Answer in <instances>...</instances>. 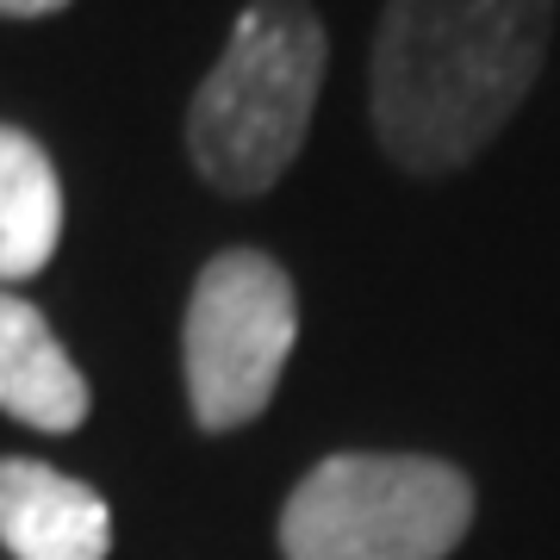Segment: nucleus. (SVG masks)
Instances as JSON below:
<instances>
[{
    "label": "nucleus",
    "mask_w": 560,
    "mask_h": 560,
    "mask_svg": "<svg viewBox=\"0 0 560 560\" xmlns=\"http://www.w3.org/2000/svg\"><path fill=\"white\" fill-rule=\"evenodd\" d=\"M555 0H386L368 113L405 175L467 168L536 88Z\"/></svg>",
    "instance_id": "1"
},
{
    "label": "nucleus",
    "mask_w": 560,
    "mask_h": 560,
    "mask_svg": "<svg viewBox=\"0 0 560 560\" xmlns=\"http://www.w3.org/2000/svg\"><path fill=\"white\" fill-rule=\"evenodd\" d=\"M330 38L312 0H249L187 106V156L231 200L268 194L305 150Z\"/></svg>",
    "instance_id": "2"
},
{
    "label": "nucleus",
    "mask_w": 560,
    "mask_h": 560,
    "mask_svg": "<svg viewBox=\"0 0 560 560\" xmlns=\"http://www.w3.org/2000/svg\"><path fill=\"white\" fill-rule=\"evenodd\" d=\"M474 523V486L430 455H330L280 511L287 560H448Z\"/></svg>",
    "instance_id": "3"
},
{
    "label": "nucleus",
    "mask_w": 560,
    "mask_h": 560,
    "mask_svg": "<svg viewBox=\"0 0 560 560\" xmlns=\"http://www.w3.org/2000/svg\"><path fill=\"white\" fill-rule=\"evenodd\" d=\"M293 337H300V293L275 256L224 249L206 261L187 300V324H180L194 423L212 436L256 423L287 374Z\"/></svg>",
    "instance_id": "4"
},
{
    "label": "nucleus",
    "mask_w": 560,
    "mask_h": 560,
    "mask_svg": "<svg viewBox=\"0 0 560 560\" xmlns=\"http://www.w3.org/2000/svg\"><path fill=\"white\" fill-rule=\"evenodd\" d=\"M0 548L13 560H106L113 511L94 486L44 460H0Z\"/></svg>",
    "instance_id": "5"
},
{
    "label": "nucleus",
    "mask_w": 560,
    "mask_h": 560,
    "mask_svg": "<svg viewBox=\"0 0 560 560\" xmlns=\"http://www.w3.org/2000/svg\"><path fill=\"white\" fill-rule=\"evenodd\" d=\"M0 411L25 430L69 436L88 423V381L57 342L50 318L13 287H0Z\"/></svg>",
    "instance_id": "6"
},
{
    "label": "nucleus",
    "mask_w": 560,
    "mask_h": 560,
    "mask_svg": "<svg viewBox=\"0 0 560 560\" xmlns=\"http://www.w3.org/2000/svg\"><path fill=\"white\" fill-rule=\"evenodd\" d=\"M62 243V180L38 138L0 125V287L44 275Z\"/></svg>",
    "instance_id": "7"
},
{
    "label": "nucleus",
    "mask_w": 560,
    "mask_h": 560,
    "mask_svg": "<svg viewBox=\"0 0 560 560\" xmlns=\"http://www.w3.org/2000/svg\"><path fill=\"white\" fill-rule=\"evenodd\" d=\"M69 0H0V20H44V13H62Z\"/></svg>",
    "instance_id": "8"
}]
</instances>
